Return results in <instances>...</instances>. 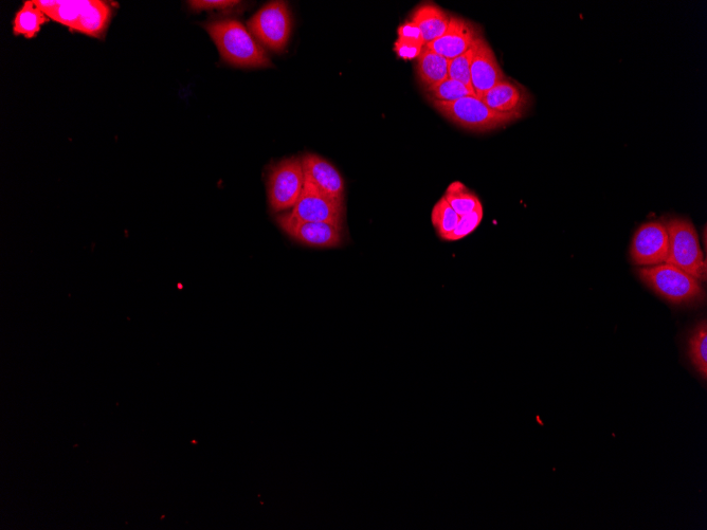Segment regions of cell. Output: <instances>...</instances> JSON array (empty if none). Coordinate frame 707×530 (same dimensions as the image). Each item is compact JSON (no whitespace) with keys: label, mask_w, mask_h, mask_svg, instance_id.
I'll use <instances>...</instances> for the list:
<instances>
[{"label":"cell","mask_w":707,"mask_h":530,"mask_svg":"<svg viewBox=\"0 0 707 530\" xmlns=\"http://www.w3.org/2000/svg\"><path fill=\"white\" fill-rule=\"evenodd\" d=\"M425 46L426 45L423 43L405 39H397L394 45V50L397 56L401 59L411 61L420 57V54Z\"/></svg>","instance_id":"24"},{"label":"cell","mask_w":707,"mask_h":530,"mask_svg":"<svg viewBox=\"0 0 707 530\" xmlns=\"http://www.w3.org/2000/svg\"><path fill=\"white\" fill-rule=\"evenodd\" d=\"M292 14L285 2H271L252 16L248 29L265 47L283 52L292 33Z\"/></svg>","instance_id":"6"},{"label":"cell","mask_w":707,"mask_h":530,"mask_svg":"<svg viewBox=\"0 0 707 530\" xmlns=\"http://www.w3.org/2000/svg\"><path fill=\"white\" fill-rule=\"evenodd\" d=\"M450 18L451 15L439 6L425 4L414 10L410 22L421 30L427 45L441 38L448 28Z\"/></svg>","instance_id":"14"},{"label":"cell","mask_w":707,"mask_h":530,"mask_svg":"<svg viewBox=\"0 0 707 530\" xmlns=\"http://www.w3.org/2000/svg\"><path fill=\"white\" fill-rule=\"evenodd\" d=\"M688 357L699 375L707 377V324L700 322L688 339Z\"/></svg>","instance_id":"19"},{"label":"cell","mask_w":707,"mask_h":530,"mask_svg":"<svg viewBox=\"0 0 707 530\" xmlns=\"http://www.w3.org/2000/svg\"><path fill=\"white\" fill-rule=\"evenodd\" d=\"M431 103L446 119L473 133L493 132L521 119L516 115L498 113L474 96L453 102Z\"/></svg>","instance_id":"4"},{"label":"cell","mask_w":707,"mask_h":530,"mask_svg":"<svg viewBox=\"0 0 707 530\" xmlns=\"http://www.w3.org/2000/svg\"><path fill=\"white\" fill-rule=\"evenodd\" d=\"M444 198L460 216L482 207L479 197L460 181L452 182L447 188Z\"/></svg>","instance_id":"18"},{"label":"cell","mask_w":707,"mask_h":530,"mask_svg":"<svg viewBox=\"0 0 707 530\" xmlns=\"http://www.w3.org/2000/svg\"><path fill=\"white\" fill-rule=\"evenodd\" d=\"M476 43L473 47L467 50L461 56L450 60L449 64V78L456 80L467 86L471 91H473V86H471L470 78V65L473 61L475 54ZM475 94V93H474Z\"/></svg>","instance_id":"22"},{"label":"cell","mask_w":707,"mask_h":530,"mask_svg":"<svg viewBox=\"0 0 707 530\" xmlns=\"http://www.w3.org/2000/svg\"><path fill=\"white\" fill-rule=\"evenodd\" d=\"M425 93L430 102H453L470 96L476 97L467 86L450 78L426 88Z\"/></svg>","instance_id":"20"},{"label":"cell","mask_w":707,"mask_h":530,"mask_svg":"<svg viewBox=\"0 0 707 530\" xmlns=\"http://www.w3.org/2000/svg\"><path fill=\"white\" fill-rule=\"evenodd\" d=\"M638 273L650 289L669 303L692 305L705 300L702 282L674 265L642 267Z\"/></svg>","instance_id":"2"},{"label":"cell","mask_w":707,"mask_h":530,"mask_svg":"<svg viewBox=\"0 0 707 530\" xmlns=\"http://www.w3.org/2000/svg\"><path fill=\"white\" fill-rule=\"evenodd\" d=\"M205 29L211 36L222 59L234 67L265 68L271 66L265 50L250 31L237 20L210 22Z\"/></svg>","instance_id":"1"},{"label":"cell","mask_w":707,"mask_h":530,"mask_svg":"<svg viewBox=\"0 0 707 530\" xmlns=\"http://www.w3.org/2000/svg\"><path fill=\"white\" fill-rule=\"evenodd\" d=\"M482 36V29L474 22L465 18L451 15L446 32L439 38L426 45L440 56L452 60L465 53L475 45Z\"/></svg>","instance_id":"10"},{"label":"cell","mask_w":707,"mask_h":530,"mask_svg":"<svg viewBox=\"0 0 707 530\" xmlns=\"http://www.w3.org/2000/svg\"><path fill=\"white\" fill-rule=\"evenodd\" d=\"M190 8L194 11L211 10V9H221L227 10L238 6L240 2H233V0H202V2H189Z\"/></svg>","instance_id":"25"},{"label":"cell","mask_w":707,"mask_h":530,"mask_svg":"<svg viewBox=\"0 0 707 530\" xmlns=\"http://www.w3.org/2000/svg\"><path fill=\"white\" fill-rule=\"evenodd\" d=\"M46 22L47 15L36 6L35 2H27L14 18L13 32L15 35H24L27 39H32Z\"/></svg>","instance_id":"17"},{"label":"cell","mask_w":707,"mask_h":530,"mask_svg":"<svg viewBox=\"0 0 707 530\" xmlns=\"http://www.w3.org/2000/svg\"><path fill=\"white\" fill-rule=\"evenodd\" d=\"M481 100L498 113L520 118L527 114L532 105V95L528 88L509 78L488 90Z\"/></svg>","instance_id":"12"},{"label":"cell","mask_w":707,"mask_h":530,"mask_svg":"<svg viewBox=\"0 0 707 530\" xmlns=\"http://www.w3.org/2000/svg\"><path fill=\"white\" fill-rule=\"evenodd\" d=\"M460 217L461 216L450 207L447 200L442 197L433 207L431 222L441 239L445 240V237L458 226Z\"/></svg>","instance_id":"21"},{"label":"cell","mask_w":707,"mask_h":530,"mask_svg":"<svg viewBox=\"0 0 707 530\" xmlns=\"http://www.w3.org/2000/svg\"><path fill=\"white\" fill-rule=\"evenodd\" d=\"M112 9L100 0H88L82 21L77 31L99 38L110 23Z\"/></svg>","instance_id":"16"},{"label":"cell","mask_w":707,"mask_h":530,"mask_svg":"<svg viewBox=\"0 0 707 530\" xmlns=\"http://www.w3.org/2000/svg\"><path fill=\"white\" fill-rule=\"evenodd\" d=\"M276 221L290 239L306 247L339 248L344 243V228L329 223L302 222L288 215H278Z\"/></svg>","instance_id":"8"},{"label":"cell","mask_w":707,"mask_h":530,"mask_svg":"<svg viewBox=\"0 0 707 530\" xmlns=\"http://www.w3.org/2000/svg\"><path fill=\"white\" fill-rule=\"evenodd\" d=\"M482 219L483 207L461 216L456 229L446 236L444 241L457 242L463 240L464 237L473 233L480 226Z\"/></svg>","instance_id":"23"},{"label":"cell","mask_w":707,"mask_h":530,"mask_svg":"<svg viewBox=\"0 0 707 530\" xmlns=\"http://www.w3.org/2000/svg\"><path fill=\"white\" fill-rule=\"evenodd\" d=\"M665 224L669 236V250L665 263L682 269L702 283L706 282V260L693 223L687 218L673 217Z\"/></svg>","instance_id":"3"},{"label":"cell","mask_w":707,"mask_h":530,"mask_svg":"<svg viewBox=\"0 0 707 530\" xmlns=\"http://www.w3.org/2000/svg\"><path fill=\"white\" fill-rule=\"evenodd\" d=\"M288 215L302 222L329 223L344 228L346 204L317 189L305 178L304 188L297 204Z\"/></svg>","instance_id":"7"},{"label":"cell","mask_w":707,"mask_h":530,"mask_svg":"<svg viewBox=\"0 0 707 530\" xmlns=\"http://www.w3.org/2000/svg\"><path fill=\"white\" fill-rule=\"evenodd\" d=\"M302 163L305 178L317 189L332 198L344 200L346 182L331 162L315 154H306Z\"/></svg>","instance_id":"13"},{"label":"cell","mask_w":707,"mask_h":530,"mask_svg":"<svg viewBox=\"0 0 707 530\" xmlns=\"http://www.w3.org/2000/svg\"><path fill=\"white\" fill-rule=\"evenodd\" d=\"M449 64L450 60L425 46L416 59V76L425 89L429 88L449 78Z\"/></svg>","instance_id":"15"},{"label":"cell","mask_w":707,"mask_h":530,"mask_svg":"<svg viewBox=\"0 0 707 530\" xmlns=\"http://www.w3.org/2000/svg\"><path fill=\"white\" fill-rule=\"evenodd\" d=\"M302 158H287L271 167L267 179L268 203L276 213L293 209L304 188Z\"/></svg>","instance_id":"5"},{"label":"cell","mask_w":707,"mask_h":530,"mask_svg":"<svg viewBox=\"0 0 707 530\" xmlns=\"http://www.w3.org/2000/svg\"><path fill=\"white\" fill-rule=\"evenodd\" d=\"M668 250L669 236L665 222H649L634 233L630 258L640 267L657 266L666 262Z\"/></svg>","instance_id":"9"},{"label":"cell","mask_w":707,"mask_h":530,"mask_svg":"<svg viewBox=\"0 0 707 530\" xmlns=\"http://www.w3.org/2000/svg\"><path fill=\"white\" fill-rule=\"evenodd\" d=\"M470 78L475 96L480 100L488 90L506 78L493 48L483 35L476 42L474 58L470 65Z\"/></svg>","instance_id":"11"}]
</instances>
